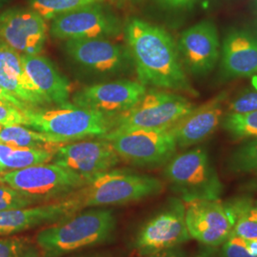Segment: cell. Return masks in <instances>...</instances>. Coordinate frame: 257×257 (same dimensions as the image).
Segmentation results:
<instances>
[{"instance_id":"cell-1","label":"cell","mask_w":257,"mask_h":257,"mask_svg":"<svg viewBox=\"0 0 257 257\" xmlns=\"http://www.w3.org/2000/svg\"><path fill=\"white\" fill-rule=\"evenodd\" d=\"M139 82L197 96L186 74L175 39L164 28L132 18L124 27Z\"/></svg>"},{"instance_id":"cell-2","label":"cell","mask_w":257,"mask_h":257,"mask_svg":"<svg viewBox=\"0 0 257 257\" xmlns=\"http://www.w3.org/2000/svg\"><path fill=\"white\" fill-rule=\"evenodd\" d=\"M116 219L109 209L80 211L39 230L36 243L43 257H61L112 238Z\"/></svg>"},{"instance_id":"cell-3","label":"cell","mask_w":257,"mask_h":257,"mask_svg":"<svg viewBox=\"0 0 257 257\" xmlns=\"http://www.w3.org/2000/svg\"><path fill=\"white\" fill-rule=\"evenodd\" d=\"M158 178L130 170H110L94 176L81 189L67 196L74 212L86 208L137 202L162 193Z\"/></svg>"},{"instance_id":"cell-4","label":"cell","mask_w":257,"mask_h":257,"mask_svg":"<svg viewBox=\"0 0 257 257\" xmlns=\"http://www.w3.org/2000/svg\"><path fill=\"white\" fill-rule=\"evenodd\" d=\"M24 112L28 120L26 127L44 134L55 145L102 138L111 130L110 118L71 102L52 108H32Z\"/></svg>"},{"instance_id":"cell-5","label":"cell","mask_w":257,"mask_h":257,"mask_svg":"<svg viewBox=\"0 0 257 257\" xmlns=\"http://www.w3.org/2000/svg\"><path fill=\"white\" fill-rule=\"evenodd\" d=\"M163 175L184 203L198 199L216 200L224 190L208 151L203 147L174 156L166 164Z\"/></svg>"},{"instance_id":"cell-6","label":"cell","mask_w":257,"mask_h":257,"mask_svg":"<svg viewBox=\"0 0 257 257\" xmlns=\"http://www.w3.org/2000/svg\"><path fill=\"white\" fill-rule=\"evenodd\" d=\"M0 183L23 193L36 204H44L63 199L88 181L64 167L42 163L1 174Z\"/></svg>"},{"instance_id":"cell-7","label":"cell","mask_w":257,"mask_h":257,"mask_svg":"<svg viewBox=\"0 0 257 257\" xmlns=\"http://www.w3.org/2000/svg\"><path fill=\"white\" fill-rule=\"evenodd\" d=\"M99 138L110 142L120 159L141 168L166 165L177 149L170 128L110 130Z\"/></svg>"},{"instance_id":"cell-8","label":"cell","mask_w":257,"mask_h":257,"mask_svg":"<svg viewBox=\"0 0 257 257\" xmlns=\"http://www.w3.org/2000/svg\"><path fill=\"white\" fill-rule=\"evenodd\" d=\"M195 108L173 92L150 90L131 109L111 118V130L170 128Z\"/></svg>"},{"instance_id":"cell-9","label":"cell","mask_w":257,"mask_h":257,"mask_svg":"<svg viewBox=\"0 0 257 257\" xmlns=\"http://www.w3.org/2000/svg\"><path fill=\"white\" fill-rule=\"evenodd\" d=\"M191 239L185 222V204L171 198L165 207L143 224L133 247L141 257L176 248Z\"/></svg>"},{"instance_id":"cell-10","label":"cell","mask_w":257,"mask_h":257,"mask_svg":"<svg viewBox=\"0 0 257 257\" xmlns=\"http://www.w3.org/2000/svg\"><path fill=\"white\" fill-rule=\"evenodd\" d=\"M123 25L119 18L102 3L88 5L52 20L50 33L61 40L110 39L119 37Z\"/></svg>"},{"instance_id":"cell-11","label":"cell","mask_w":257,"mask_h":257,"mask_svg":"<svg viewBox=\"0 0 257 257\" xmlns=\"http://www.w3.org/2000/svg\"><path fill=\"white\" fill-rule=\"evenodd\" d=\"M185 204V222L191 238L217 248L232 233L235 219L219 199H198Z\"/></svg>"},{"instance_id":"cell-12","label":"cell","mask_w":257,"mask_h":257,"mask_svg":"<svg viewBox=\"0 0 257 257\" xmlns=\"http://www.w3.org/2000/svg\"><path fill=\"white\" fill-rule=\"evenodd\" d=\"M176 44L185 71L195 77L208 75L219 61V36L211 20H202L185 30Z\"/></svg>"},{"instance_id":"cell-13","label":"cell","mask_w":257,"mask_h":257,"mask_svg":"<svg viewBox=\"0 0 257 257\" xmlns=\"http://www.w3.org/2000/svg\"><path fill=\"white\" fill-rule=\"evenodd\" d=\"M147 86L128 79L97 83L74 93L73 103L113 118L131 109L147 92Z\"/></svg>"},{"instance_id":"cell-14","label":"cell","mask_w":257,"mask_h":257,"mask_svg":"<svg viewBox=\"0 0 257 257\" xmlns=\"http://www.w3.org/2000/svg\"><path fill=\"white\" fill-rule=\"evenodd\" d=\"M257 74V21L230 28L223 38L219 78L229 81Z\"/></svg>"},{"instance_id":"cell-15","label":"cell","mask_w":257,"mask_h":257,"mask_svg":"<svg viewBox=\"0 0 257 257\" xmlns=\"http://www.w3.org/2000/svg\"><path fill=\"white\" fill-rule=\"evenodd\" d=\"M52 161L81 175L89 182L94 176L114 168L120 157L109 141L98 138L59 146Z\"/></svg>"},{"instance_id":"cell-16","label":"cell","mask_w":257,"mask_h":257,"mask_svg":"<svg viewBox=\"0 0 257 257\" xmlns=\"http://www.w3.org/2000/svg\"><path fill=\"white\" fill-rule=\"evenodd\" d=\"M47 37L46 20L31 8H13L0 14V40L20 55H40Z\"/></svg>"},{"instance_id":"cell-17","label":"cell","mask_w":257,"mask_h":257,"mask_svg":"<svg viewBox=\"0 0 257 257\" xmlns=\"http://www.w3.org/2000/svg\"><path fill=\"white\" fill-rule=\"evenodd\" d=\"M64 50L76 63L103 74L118 73L133 63L128 47L106 38L66 40Z\"/></svg>"},{"instance_id":"cell-18","label":"cell","mask_w":257,"mask_h":257,"mask_svg":"<svg viewBox=\"0 0 257 257\" xmlns=\"http://www.w3.org/2000/svg\"><path fill=\"white\" fill-rule=\"evenodd\" d=\"M228 96V92H220L211 100L195 107L170 128L177 148L192 147L211 137L225 115Z\"/></svg>"},{"instance_id":"cell-19","label":"cell","mask_w":257,"mask_h":257,"mask_svg":"<svg viewBox=\"0 0 257 257\" xmlns=\"http://www.w3.org/2000/svg\"><path fill=\"white\" fill-rule=\"evenodd\" d=\"M0 85L32 108L50 105L30 79L20 54L2 40H0Z\"/></svg>"},{"instance_id":"cell-20","label":"cell","mask_w":257,"mask_h":257,"mask_svg":"<svg viewBox=\"0 0 257 257\" xmlns=\"http://www.w3.org/2000/svg\"><path fill=\"white\" fill-rule=\"evenodd\" d=\"M74 212L65 197L55 202L0 211V235H9L61 220Z\"/></svg>"},{"instance_id":"cell-21","label":"cell","mask_w":257,"mask_h":257,"mask_svg":"<svg viewBox=\"0 0 257 257\" xmlns=\"http://www.w3.org/2000/svg\"><path fill=\"white\" fill-rule=\"evenodd\" d=\"M20 55L30 79L50 105L70 102L71 84L49 58L41 55Z\"/></svg>"},{"instance_id":"cell-22","label":"cell","mask_w":257,"mask_h":257,"mask_svg":"<svg viewBox=\"0 0 257 257\" xmlns=\"http://www.w3.org/2000/svg\"><path fill=\"white\" fill-rule=\"evenodd\" d=\"M54 155L53 150L16 147L0 141V175L30 166L48 163L52 161Z\"/></svg>"},{"instance_id":"cell-23","label":"cell","mask_w":257,"mask_h":257,"mask_svg":"<svg viewBox=\"0 0 257 257\" xmlns=\"http://www.w3.org/2000/svg\"><path fill=\"white\" fill-rule=\"evenodd\" d=\"M0 141L20 148L53 150L54 147H58L51 143L44 134L22 125H0Z\"/></svg>"},{"instance_id":"cell-24","label":"cell","mask_w":257,"mask_h":257,"mask_svg":"<svg viewBox=\"0 0 257 257\" xmlns=\"http://www.w3.org/2000/svg\"><path fill=\"white\" fill-rule=\"evenodd\" d=\"M106 0H29L30 8L38 13L45 20L53 19L95 3Z\"/></svg>"},{"instance_id":"cell-25","label":"cell","mask_w":257,"mask_h":257,"mask_svg":"<svg viewBox=\"0 0 257 257\" xmlns=\"http://www.w3.org/2000/svg\"><path fill=\"white\" fill-rule=\"evenodd\" d=\"M221 125L233 139L257 138V110L239 114L226 113L222 118Z\"/></svg>"},{"instance_id":"cell-26","label":"cell","mask_w":257,"mask_h":257,"mask_svg":"<svg viewBox=\"0 0 257 257\" xmlns=\"http://www.w3.org/2000/svg\"><path fill=\"white\" fill-rule=\"evenodd\" d=\"M227 166L233 174L257 172V138L248 139L236 148L228 159Z\"/></svg>"},{"instance_id":"cell-27","label":"cell","mask_w":257,"mask_h":257,"mask_svg":"<svg viewBox=\"0 0 257 257\" xmlns=\"http://www.w3.org/2000/svg\"><path fill=\"white\" fill-rule=\"evenodd\" d=\"M0 257H43L37 243L26 236L0 239Z\"/></svg>"},{"instance_id":"cell-28","label":"cell","mask_w":257,"mask_h":257,"mask_svg":"<svg viewBox=\"0 0 257 257\" xmlns=\"http://www.w3.org/2000/svg\"><path fill=\"white\" fill-rule=\"evenodd\" d=\"M34 205L36 203L23 193L5 184L0 183V211L29 208Z\"/></svg>"},{"instance_id":"cell-29","label":"cell","mask_w":257,"mask_h":257,"mask_svg":"<svg viewBox=\"0 0 257 257\" xmlns=\"http://www.w3.org/2000/svg\"><path fill=\"white\" fill-rule=\"evenodd\" d=\"M257 110V89L247 88L239 92L228 104L227 113H247Z\"/></svg>"},{"instance_id":"cell-30","label":"cell","mask_w":257,"mask_h":257,"mask_svg":"<svg viewBox=\"0 0 257 257\" xmlns=\"http://www.w3.org/2000/svg\"><path fill=\"white\" fill-rule=\"evenodd\" d=\"M221 257H254L248 252L246 241L231 233L222 245Z\"/></svg>"},{"instance_id":"cell-31","label":"cell","mask_w":257,"mask_h":257,"mask_svg":"<svg viewBox=\"0 0 257 257\" xmlns=\"http://www.w3.org/2000/svg\"><path fill=\"white\" fill-rule=\"evenodd\" d=\"M27 117L23 110H20L13 105L0 102V125L27 126Z\"/></svg>"},{"instance_id":"cell-32","label":"cell","mask_w":257,"mask_h":257,"mask_svg":"<svg viewBox=\"0 0 257 257\" xmlns=\"http://www.w3.org/2000/svg\"><path fill=\"white\" fill-rule=\"evenodd\" d=\"M200 0H155L156 4L166 10L189 9Z\"/></svg>"},{"instance_id":"cell-33","label":"cell","mask_w":257,"mask_h":257,"mask_svg":"<svg viewBox=\"0 0 257 257\" xmlns=\"http://www.w3.org/2000/svg\"><path fill=\"white\" fill-rule=\"evenodd\" d=\"M0 102L5 103V104H9V105H13V106L19 108L23 111L29 110V109H32L31 106H29L26 103L21 101L18 97H16L14 94H12L6 89H4L1 85H0Z\"/></svg>"},{"instance_id":"cell-34","label":"cell","mask_w":257,"mask_h":257,"mask_svg":"<svg viewBox=\"0 0 257 257\" xmlns=\"http://www.w3.org/2000/svg\"><path fill=\"white\" fill-rule=\"evenodd\" d=\"M141 257V256H140ZM144 257H186L184 254L183 251L178 248V247L176 248H169V249H166L163 251H160V252H157L155 254H152V255H148V256Z\"/></svg>"},{"instance_id":"cell-35","label":"cell","mask_w":257,"mask_h":257,"mask_svg":"<svg viewBox=\"0 0 257 257\" xmlns=\"http://www.w3.org/2000/svg\"><path fill=\"white\" fill-rule=\"evenodd\" d=\"M193 257H221L220 251L214 247H208L201 248Z\"/></svg>"},{"instance_id":"cell-36","label":"cell","mask_w":257,"mask_h":257,"mask_svg":"<svg viewBox=\"0 0 257 257\" xmlns=\"http://www.w3.org/2000/svg\"><path fill=\"white\" fill-rule=\"evenodd\" d=\"M246 190L250 191V192H255L257 193V172L255 175H253V177H251L248 181V183L245 186Z\"/></svg>"},{"instance_id":"cell-37","label":"cell","mask_w":257,"mask_h":257,"mask_svg":"<svg viewBox=\"0 0 257 257\" xmlns=\"http://www.w3.org/2000/svg\"><path fill=\"white\" fill-rule=\"evenodd\" d=\"M78 257H110V254L107 253H92V254H88V255H82Z\"/></svg>"},{"instance_id":"cell-38","label":"cell","mask_w":257,"mask_h":257,"mask_svg":"<svg viewBox=\"0 0 257 257\" xmlns=\"http://www.w3.org/2000/svg\"><path fill=\"white\" fill-rule=\"evenodd\" d=\"M253 213H254V215H255L257 219V205L253 206Z\"/></svg>"},{"instance_id":"cell-39","label":"cell","mask_w":257,"mask_h":257,"mask_svg":"<svg viewBox=\"0 0 257 257\" xmlns=\"http://www.w3.org/2000/svg\"><path fill=\"white\" fill-rule=\"evenodd\" d=\"M254 9L257 13V0H254Z\"/></svg>"},{"instance_id":"cell-40","label":"cell","mask_w":257,"mask_h":257,"mask_svg":"<svg viewBox=\"0 0 257 257\" xmlns=\"http://www.w3.org/2000/svg\"><path fill=\"white\" fill-rule=\"evenodd\" d=\"M128 1H131V2H139L141 0H128Z\"/></svg>"},{"instance_id":"cell-41","label":"cell","mask_w":257,"mask_h":257,"mask_svg":"<svg viewBox=\"0 0 257 257\" xmlns=\"http://www.w3.org/2000/svg\"><path fill=\"white\" fill-rule=\"evenodd\" d=\"M255 205H257V201H256V202H255Z\"/></svg>"}]
</instances>
